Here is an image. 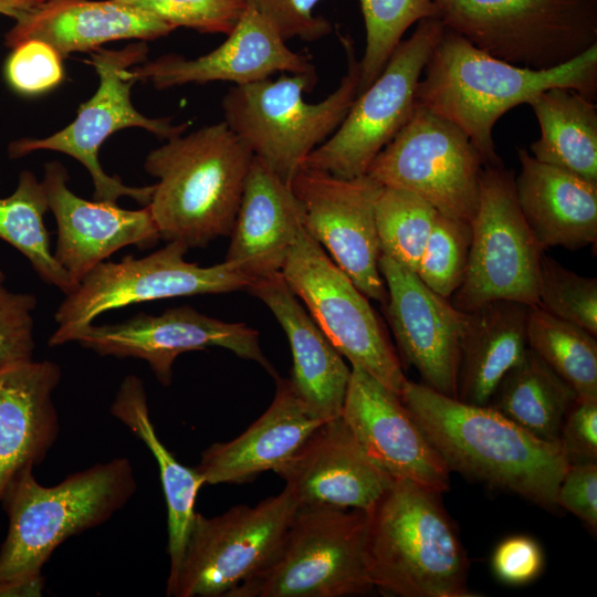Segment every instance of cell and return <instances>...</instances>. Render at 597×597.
Wrapping results in <instances>:
<instances>
[{"instance_id": "6da1fadb", "label": "cell", "mask_w": 597, "mask_h": 597, "mask_svg": "<svg viewBox=\"0 0 597 597\" xmlns=\"http://www.w3.org/2000/svg\"><path fill=\"white\" fill-rule=\"evenodd\" d=\"M400 399L448 469L549 511L568 463L558 442L530 433L490 406H476L410 380Z\"/></svg>"}, {"instance_id": "7a4b0ae2", "label": "cell", "mask_w": 597, "mask_h": 597, "mask_svg": "<svg viewBox=\"0 0 597 597\" xmlns=\"http://www.w3.org/2000/svg\"><path fill=\"white\" fill-rule=\"evenodd\" d=\"M416 90V104L459 126L486 165L501 164L493 127L511 108L527 104L545 90L565 87L597 97V44L552 69L515 65L444 30Z\"/></svg>"}, {"instance_id": "3957f363", "label": "cell", "mask_w": 597, "mask_h": 597, "mask_svg": "<svg viewBox=\"0 0 597 597\" xmlns=\"http://www.w3.org/2000/svg\"><path fill=\"white\" fill-rule=\"evenodd\" d=\"M440 495L394 479L365 511L364 561L383 595L476 596L468 587V557Z\"/></svg>"}, {"instance_id": "277c9868", "label": "cell", "mask_w": 597, "mask_h": 597, "mask_svg": "<svg viewBox=\"0 0 597 597\" xmlns=\"http://www.w3.org/2000/svg\"><path fill=\"white\" fill-rule=\"evenodd\" d=\"M166 140L144 163L158 179L147 206L160 239L189 249L230 235L251 150L223 121Z\"/></svg>"}, {"instance_id": "5b68a950", "label": "cell", "mask_w": 597, "mask_h": 597, "mask_svg": "<svg viewBox=\"0 0 597 597\" xmlns=\"http://www.w3.org/2000/svg\"><path fill=\"white\" fill-rule=\"evenodd\" d=\"M33 469L20 471L0 500L9 519L0 547L2 584L44 580L42 568L57 546L108 521L137 490L127 458L96 463L52 486L39 483Z\"/></svg>"}, {"instance_id": "8992f818", "label": "cell", "mask_w": 597, "mask_h": 597, "mask_svg": "<svg viewBox=\"0 0 597 597\" xmlns=\"http://www.w3.org/2000/svg\"><path fill=\"white\" fill-rule=\"evenodd\" d=\"M339 39L347 71L324 100L310 103L303 96L316 85V71L233 85L222 100L223 122L289 184L306 156L338 128L358 95L359 60L352 39Z\"/></svg>"}, {"instance_id": "52a82bcc", "label": "cell", "mask_w": 597, "mask_h": 597, "mask_svg": "<svg viewBox=\"0 0 597 597\" xmlns=\"http://www.w3.org/2000/svg\"><path fill=\"white\" fill-rule=\"evenodd\" d=\"M444 28L505 62L534 70L597 44V0H434Z\"/></svg>"}, {"instance_id": "ba28073f", "label": "cell", "mask_w": 597, "mask_h": 597, "mask_svg": "<svg viewBox=\"0 0 597 597\" xmlns=\"http://www.w3.org/2000/svg\"><path fill=\"white\" fill-rule=\"evenodd\" d=\"M366 513L300 506L271 562L226 597H349L374 590L364 561Z\"/></svg>"}, {"instance_id": "9c48e42d", "label": "cell", "mask_w": 597, "mask_h": 597, "mask_svg": "<svg viewBox=\"0 0 597 597\" xmlns=\"http://www.w3.org/2000/svg\"><path fill=\"white\" fill-rule=\"evenodd\" d=\"M145 41L132 43L121 50L97 49L90 52V63L96 71L100 84L95 94L78 109L75 119L63 129L44 138H22L9 147L11 158H19L35 150L63 153L78 160L91 175L94 200L117 203L129 197L142 206L151 199L154 185L127 186L118 176L107 175L98 160L103 143L115 132L140 127L158 138L169 139L185 133L189 123L172 124L170 118H150L133 105L132 87L137 82L132 69L146 60Z\"/></svg>"}, {"instance_id": "30bf717a", "label": "cell", "mask_w": 597, "mask_h": 597, "mask_svg": "<svg viewBox=\"0 0 597 597\" xmlns=\"http://www.w3.org/2000/svg\"><path fill=\"white\" fill-rule=\"evenodd\" d=\"M187 251L182 243L171 241L143 258L126 255L118 262L98 263L59 305L54 314L59 326L49 345L66 344L71 333L108 311L179 296L248 291L253 283L227 261L211 266L188 262Z\"/></svg>"}, {"instance_id": "8fae6325", "label": "cell", "mask_w": 597, "mask_h": 597, "mask_svg": "<svg viewBox=\"0 0 597 597\" xmlns=\"http://www.w3.org/2000/svg\"><path fill=\"white\" fill-rule=\"evenodd\" d=\"M298 507L285 486L255 506L237 505L213 517L196 512L167 596L226 597L271 562Z\"/></svg>"}, {"instance_id": "7c38bea8", "label": "cell", "mask_w": 597, "mask_h": 597, "mask_svg": "<svg viewBox=\"0 0 597 597\" xmlns=\"http://www.w3.org/2000/svg\"><path fill=\"white\" fill-rule=\"evenodd\" d=\"M486 163L455 124L417 105L367 174L383 187L411 191L447 217L470 222Z\"/></svg>"}, {"instance_id": "4fadbf2b", "label": "cell", "mask_w": 597, "mask_h": 597, "mask_svg": "<svg viewBox=\"0 0 597 597\" xmlns=\"http://www.w3.org/2000/svg\"><path fill=\"white\" fill-rule=\"evenodd\" d=\"M281 274L343 357L400 396L408 379L368 297L304 227Z\"/></svg>"}, {"instance_id": "5bb4252c", "label": "cell", "mask_w": 597, "mask_h": 597, "mask_svg": "<svg viewBox=\"0 0 597 597\" xmlns=\"http://www.w3.org/2000/svg\"><path fill=\"white\" fill-rule=\"evenodd\" d=\"M444 30L438 18L420 20L376 80L356 96L338 128L301 167L341 178L366 175L375 157L410 118L423 69Z\"/></svg>"}, {"instance_id": "9a60e30c", "label": "cell", "mask_w": 597, "mask_h": 597, "mask_svg": "<svg viewBox=\"0 0 597 597\" xmlns=\"http://www.w3.org/2000/svg\"><path fill=\"white\" fill-rule=\"evenodd\" d=\"M468 268L452 305L468 313L498 300L537 305L544 251L521 212L514 175L502 164L483 169L476 213L471 221Z\"/></svg>"}, {"instance_id": "2e32d148", "label": "cell", "mask_w": 597, "mask_h": 597, "mask_svg": "<svg viewBox=\"0 0 597 597\" xmlns=\"http://www.w3.org/2000/svg\"><path fill=\"white\" fill-rule=\"evenodd\" d=\"M303 227L368 298L387 301L379 272L375 209L383 186L363 175L341 178L300 167L290 180Z\"/></svg>"}, {"instance_id": "e0dca14e", "label": "cell", "mask_w": 597, "mask_h": 597, "mask_svg": "<svg viewBox=\"0 0 597 597\" xmlns=\"http://www.w3.org/2000/svg\"><path fill=\"white\" fill-rule=\"evenodd\" d=\"M70 342H77L100 356L143 359L163 386L170 385L172 365L179 355L210 347L229 349L276 377L255 329L210 317L189 305L168 308L159 315L138 313L119 323H92L71 333L66 338Z\"/></svg>"}, {"instance_id": "ac0fdd59", "label": "cell", "mask_w": 597, "mask_h": 597, "mask_svg": "<svg viewBox=\"0 0 597 597\" xmlns=\"http://www.w3.org/2000/svg\"><path fill=\"white\" fill-rule=\"evenodd\" d=\"M378 268L387 289V320L402 358L418 370L425 385L458 398L467 313L387 255L380 254Z\"/></svg>"}, {"instance_id": "d6986e66", "label": "cell", "mask_w": 597, "mask_h": 597, "mask_svg": "<svg viewBox=\"0 0 597 597\" xmlns=\"http://www.w3.org/2000/svg\"><path fill=\"white\" fill-rule=\"evenodd\" d=\"M342 417L391 478L440 494L449 490L450 470L400 397L356 366L350 369Z\"/></svg>"}, {"instance_id": "ffe728a7", "label": "cell", "mask_w": 597, "mask_h": 597, "mask_svg": "<svg viewBox=\"0 0 597 597\" xmlns=\"http://www.w3.org/2000/svg\"><path fill=\"white\" fill-rule=\"evenodd\" d=\"M69 179L60 161L44 165L42 182L57 228L53 254L75 284L116 251L127 245L144 250L159 241L148 206L128 210L114 202L90 201L70 189Z\"/></svg>"}, {"instance_id": "44dd1931", "label": "cell", "mask_w": 597, "mask_h": 597, "mask_svg": "<svg viewBox=\"0 0 597 597\" xmlns=\"http://www.w3.org/2000/svg\"><path fill=\"white\" fill-rule=\"evenodd\" d=\"M300 506L369 510L394 481L337 417L321 423L274 471Z\"/></svg>"}, {"instance_id": "7402d4cb", "label": "cell", "mask_w": 597, "mask_h": 597, "mask_svg": "<svg viewBox=\"0 0 597 597\" xmlns=\"http://www.w3.org/2000/svg\"><path fill=\"white\" fill-rule=\"evenodd\" d=\"M316 71L311 56L291 50L277 30L253 7L247 8L227 39L196 59L168 54L134 66L136 81H149L156 88L214 81L243 85L275 73Z\"/></svg>"}, {"instance_id": "603a6c76", "label": "cell", "mask_w": 597, "mask_h": 597, "mask_svg": "<svg viewBox=\"0 0 597 597\" xmlns=\"http://www.w3.org/2000/svg\"><path fill=\"white\" fill-rule=\"evenodd\" d=\"M273 313L293 356L292 386L318 418L342 416L350 378L343 355L321 329L281 273L253 281L248 289Z\"/></svg>"}, {"instance_id": "cb8c5ba5", "label": "cell", "mask_w": 597, "mask_h": 597, "mask_svg": "<svg viewBox=\"0 0 597 597\" xmlns=\"http://www.w3.org/2000/svg\"><path fill=\"white\" fill-rule=\"evenodd\" d=\"M61 378L60 365L49 359L0 368V500L8 483L43 462L56 442L53 392Z\"/></svg>"}, {"instance_id": "d4e9b609", "label": "cell", "mask_w": 597, "mask_h": 597, "mask_svg": "<svg viewBox=\"0 0 597 597\" xmlns=\"http://www.w3.org/2000/svg\"><path fill=\"white\" fill-rule=\"evenodd\" d=\"M302 227L290 184L253 156L224 261L253 281L281 273Z\"/></svg>"}, {"instance_id": "484cf974", "label": "cell", "mask_w": 597, "mask_h": 597, "mask_svg": "<svg viewBox=\"0 0 597 597\" xmlns=\"http://www.w3.org/2000/svg\"><path fill=\"white\" fill-rule=\"evenodd\" d=\"M326 420L315 416L290 379L276 377V391L266 411L244 432L207 448L196 467L205 484L245 483L275 471Z\"/></svg>"}, {"instance_id": "4316f807", "label": "cell", "mask_w": 597, "mask_h": 597, "mask_svg": "<svg viewBox=\"0 0 597 597\" xmlns=\"http://www.w3.org/2000/svg\"><path fill=\"white\" fill-rule=\"evenodd\" d=\"M175 29L161 20L115 0H45L7 32L6 45L36 39L50 44L62 59L92 52L107 42L150 41Z\"/></svg>"}, {"instance_id": "83f0119b", "label": "cell", "mask_w": 597, "mask_h": 597, "mask_svg": "<svg viewBox=\"0 0 597 597\" xmlns=\"http://www.w3.org/2000/svg\"><path fill=\"white\" fill-rule=\"evenodd\" d=\"M516 199L540 248L569 250L597 240V182L536 160L519 148Z\"/></svg>"}, {"instance_id": "f1b7e54d", "label": "cell", "mask_w": 597, "mask_h": 597, "mask_svg": "<svg viewBox=\"0 0 597 597\" xmlns=\"http://www.w3.org/2000/svg\"><path fill=\"white\" fill-rule=\"evenodd\" d=\"M530 306L498 300L467 313L460 345L459 400L489 404L503 377L527 349Z\"/></svg>"}, {"instance_id": "f546056e", "label": "cell", "mask_w": 597, "mask_h": 597, "mask_svg": "<svg viewBox=\"0 0 597 597\" xmlns=\"http://www.w3.org/2000/svg\"><path fill=\"white\" fill-rule=\"evenodd\" d=\"M111 413L144 442L158 464L167 504L168 582L174 578L181 561L196 513V498L205 481L196 468L181 464L158 438L150 420L146 389L138 376L128 375L122 380L111 405Z\"/></svg>"}, {"instance_id": "4dcf8cb0", "label": "cell", "mask_w": 597, "mask_h": 597, "mask_svg": "<svg viewBox=\"0 0 597 597\" xmlns=\"http://www.w3.org/2000/svg\"><path fill=\"white\" fill-rule=\"evenodd\" d=\"M565 87L543 91L527 104L541 129L530 146L532 156L591 182H597V106Z\"/></svg>"}, {"instance_id": "1f68e13d", "label": "cell", "mask_w": 597, "mask_h": 597, "mask_svg": "<svg viewBox=\"0 0 597 597\" xmlns=\"http://www.w3.org/2000/svg\"><path fill=\"white\" fill-rule=\"evenodd\" d=\"M577 397L576 391L527 347L486 406L535 437L558 442L562 422Z\"/></svg>"}, {"instance_id": "d6a6232c", "label": "cell", "mask_w": 597, "mask_h": 597, "mask_svg": "<svg viewBox=\"0 0 597 597\" xmlns=\"http://www.w3.org/2000/svg\"><path fill=\"white\" fill-rule=\"evenodd\" d=\"M48 210L43 182L32 171H22L14 192L0 198V239L23 254L44 283L67 295L77 284L51 250L50 233L44 223Z\"/></svg>"}, {"instance_id": "836d02e7", "label": "cell", "mask_w": 597, "mask_h": 597, "mask_svg": "<svg viewBox=\"0 0 597 597\" xmlns=\"http://www.w3.org/2000/svg\"><path fill=\"white\" fill-rule=\"evenodd\" d=\"M527 347L583 398H597V342L585 328L531 305Z\"/></svg>"}, {"instance_id": "e575fe53", "label": "cell", "mask_w": 597, "mask_h": 597, "mask_svg": "<svg viewBox=\"0 0 597 597\" xmlns=\"http://www.w3.org/2000/svg\"><path fill=\"white\" fill-rule=\"evenodd\" d=\"M438 214L418 195L383 187L375 209L380 254L416 273Z\"/></svg>"}, {"instance_id": "d590c367", "label": "cell", "mask_w": 597, "mask_h": 597, "mask_svg": "<svg viewBox=\"0 0 597 597\" xmlns=\"http://www.w3.org/2000/svg\"><path fill=\"white\" fill-rule=\"evenodd\" d=\"M366 46L359 60L358 94L381 73L405 32L422 19L436 18L434 0H359Z\"/></svg>"}, {"instance_id": "8d00e7d4", "label": "cell", "mask_w": 597, "mask_h": 597, "mask_svg": "<svg viewBox=\"0 0 597 597\" xmlns=\"http://www.w3.org/2000/svg\"><path fill=\"white\" fill-rule=\"evenodd\" d=\"M471 241L470 222L439 213L416 274L434 293L450 300L464 280Z\"/></svg>"}, {"instance_id": "74e56055", "label": "cell", "mask_w": 597, "mask_h": 597, "mask_svg": "<svg viewBox=\"0 0 597 597\" xmlns=\"http://www.w3.org/2000/svg\"><path fill=\"white\" fill-rule=\"evenodd\" d=\"M537 305L597 335V280L577 274L542 254Z\"/></svg>"}, {"instance_id": "f35d334b", "label": "cell", "mask_w": 597, "mask_h": 597, "mask_svg": "<svg viewBox=\"0 0 597 597\" xmlns=\"http://www.w3.org/2000/svg\"><path fill=\"white\" fill-rule=\"evenodd\" d=\"M139 9L175 30L229 34L247 8V0H115Z\"/></svg>"}, {"instance_id": "ab89813d", "label": "cell", "mask_w": 597, "mask_h": 597, "mask_svg": "<svg viewBox=\"0 0 597 597\" xmlns=\"http://www.w3.org/2000/svg\"><path fill=\"white\" fill-rule=\"evenodd\" d=\"M9 86L25 96L48 93L64 80L62 57L48 43L30 39L12 48L4 63Z\"/></svg>"}, {"instance_id": "60d3db41", "label": "cell", "mask_w": 597, "mask_h": 597, "mask_svg": "<svg viewBox=\"0 0 597 597\" xmlns=\"http://www.w3.org/2000/svg\"><path fill=\"white\" fill-rule=\"evenodd\" d=\"M6 281L0 270V368L32 360L35 348L36 296L13 292Z\"/></svg>"}, {"instance_id": "b9f144b4", "label": "cell", "mask_w": 597, "mask_h": 597, "mask_svg": "<svg viewBox=\"0 0 597 597\" xmlns=\"http://www.w3.org/2000/svg\"><path fill=\"white\" fill-rule=\"evenodd\" d=\"M320 0H247L289 41H317L332 32L331 23L314 14Z\"/></svg>"}, {"instance_id": "7bdbcfd3", "label": "cell", "mask_w": 597, "mask_h": 597, "mask_svg": "<svg viewBox=\"0 0 597 597\" xmlns=\"http://www.w3.org/2000/svg\"><path fill=\"white\" fill-rule=\"evenodd\" d=\"M558 443L568 465L597 463V398L577 397L562 422Z\"/></svg>"}, {"instance_id": "ee69618b", "label": "cell", "mask_w": 597, "mask_h": 597, "mask_svg": "<svg viewBox=\"0 0 597 597\" xmlns=\"http://www.w3.org/2000/svg\"><path fill=\"white\" fill-rule=\"evenodd\" d=\"M491 564L501 582L507 585H524L540 575L544 566V555L535 540L514 535L496 546Z\"/></svg>"}, {"instance_id": "f6af8a7d", "label": "cell", "mask_w": 597, "mask_h": 597, "mask_svg": "<svg viewBox=\"0 0 597 597\" xmlns=\"http://www.w3.org/2000/svg\"><path fill=\"white\" fill-rule=\"evenodd\" d=\"M556 504L597 531V463L569 464L558 484Z\"/></svg>"}, {"instance_id": "bcb514c9", "label": "cell", "mask_w": 597, "mask_h": 597, "mask_svg": "<svg viewBox=\"0 0 597 597\" xmlns=\"http://www.w3.org/2000/svg\"><path fill=\"white\" fill-rule=\"evenodd\" d=\"M45 0H0V15L15 21L40 7Z\"/></svg>"}, {"instance_id": "7dc6e473", "label": "cell", "mask_w": 597, "mask_h": 597, "mask_svg": "<svg viewBox=\"0 0 597 597\" xmlns=\"http://www.w3.org/2000/svg\"><path fill=\"white\" fill-rule=\"evenodd\" d=\"M43 587L44 580L27 585L0 583V597L40 596Z\"/></svg>"}]
</instances>
